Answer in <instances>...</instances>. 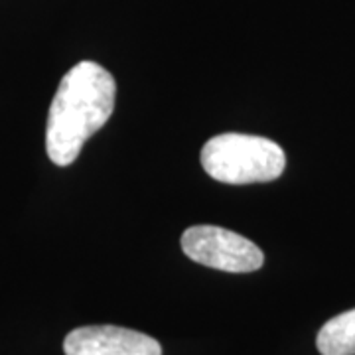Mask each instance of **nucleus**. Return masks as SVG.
<instances>
[{
    "instance_id": "3",
    "label": "nucleus",
    "mask_w": 355,
    "mask_h": 355,
    "mask_svg": "<svg viewBox=\"0 0 355 355\" xmlns=\"http://www.w3.org/2000/svg\"><path fill=\"white\" fill-rule=\"evenodd\" d=\"M182 251L193 263L223 272H253L265 263V254L253 241L216 225L186 229L182 235Z\"/></svg>"
},
{
    "instance_id": "5",
    "label": "nucleus",
    "mask_w": 355,
    "mask_h": 355,
    "mask_svg": "<svg viewBox=\"0 0 355 355\" xmlns=\"http://www.w3.org/2000/svg\"><path fill=\"white\" fill-rule=\"evenodd\" d=\"M322 355H355V308L328 320L316 338Z\"/></svg>"
},
{
    "instance_id": "2",
    "label": "nucleus",
    "mask_w": 355,
    "mask_h": 355,
    "mask_svg": "<svg viewBox=\"0 0 355 355\" xmlns=\"http://www.w3.org/2000/svg\"><path fill=\"white\" fill-rule=\"evenodd\" d=\"M202 166L221 184H265L282 176L286 154L275 140L265 137L225 132L203 144Z\"/></svg>"
},
{
    "instance_id": "4",
    "label": "nucleus",
    "mask_w": 355,
    "mask_h": 355,
    "mask_svg": "<svg viewBox=\"0 0 355 355\" xmlns=\"http://www.w3.org/2000/svg\"><path fill=\"white\" fill-rule=\"evenodd\" d=\"M65 355H162L154 338L119 326H85L69 331Z\"/></svg>"
},
{
    "instance_id": "1",
    "label": "nucleus",
    "mask_w": 355,
    "mask_h": 355,
    "mask_svg": "<svg viewBox=\"0 0 355 355\" xmlns=\"http://www.w3.org/2000/svg\"><path fill=\"white\" fill-rule=\"evenodd\" d=\"M114 77L93 62H79L60 81L46 125V150L55 166L76 162L83 144L111 119Z\"/></svg>"
}]
</instances>
